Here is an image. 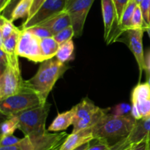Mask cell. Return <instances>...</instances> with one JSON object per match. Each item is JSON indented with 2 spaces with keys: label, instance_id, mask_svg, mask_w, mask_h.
I'll list each match as a JSON object with an SVG mask.
<instances>
[{
  "label": "cell",
  "instance_id": "6da1fadb",
  "mask_svg": "<svg viewBox=\"0 0 150 150\" xmlns=\"http://www.w3.org/2000/svg\"><path fill=\"white\" fill-rule=\"evenodd\" d=\"M136 120L132 116H117L109 113L105 114L92 129L95 139L102 140L111 146L127 139L135 126Z\"/></svg>",
  "mask_w": 150,
  "mask_h": 150
},
{
  "label": "cell",
  "instance_id": "d6a6232c",
  "mask_svg": "<svg viewBox=\"0 0 150 150\" xmlns=\"http://www.w3.org/2000/svg\"><path fill=\"white\" fill-rule=\"evenodd\" d=\"M45 1H46V0H33V2H32V7H31L30 12H29V16H28V18L26 20L31 19V18L37 13V11L40 8L41 6L45 2Z\"/></svg>",
  "mask_w": 150,
  "mask_h": 150
},
{
  "label": "cell",
  "instance_id": "7a4b0ae2",
  "mask_svg": "<svg viewBox=\"0 0 150 150\" xmlns=\"http://www.w3.org/2000/svg\"><path fill=\"white\" fill-rule=\"evenodd\" d=\"M65 63L60 62L56 57L40 63L37 73L31 79L26 80V85L36 92L44 101H47L48 94L57 81L68 69Z\"/></svg>",
  "mask_w": 150,
  "mask_h": 150
},
{
  "label": "cell",
  "instance_id": "2e32d148",
  "mask_svg": "<svg viewBox=\"0 0 150 150\" xmlns=\"http://www.w3.org/2000/svg\"><path fill=\"white\" fill-rule=\"evenodd\" d=\"M75 117V108L72 107L71 110L64 113H59L54 119L52 123L48 128L49 132H59L67 129L70 125H73Z\"/></svg>",
  "mask_w": 150,
  "mask_h": 150
},
{
  "label": "cell",
  "instance_id": "3957f363",
  "mask_svg": "<svg viewBox=\"0 0 150 150\" xmlns=\"http://www.w3.org/2000/svg\"><path fill=\"white\" fill-rule=\"evenodd\" d=\"M50 108L51 104L47 102L15 115L18 123V129L25 136L45 133L48 131L45 129V122Z\"/></svg>",
  "mask_w": 150,
  "mask_h": 150
},
{
  "label": "cell",
  "instance_id": "60d3db41",
  "mask_svg": "<svg viewBox=\"0 0 150 150\" xmlns=\"http://www.w3.org/2000/svg\"><path fill=\"white\" fill-rule=\"evenodd\" d=\"M133 145H131L130 146H129V147H127V148H126V149H123V150H130V148H131V146Z\"/></svg>",
  "mask_w": 150,
  "mask_h": 150
},
{
  "label": "cell",
  "instance_id": "836d02e7",
  "mask_svg": "<svg viewBox=\"0 0 150 150\" xmlns=\"http://www.w3.org/2000/svg\"><path fill=\"white\" fill-rule=\"evenodd\" d=\"M130 150H147V141H143L138 144H133Z\"/></svg>",
  "mask_w": 150,
  "mask_h": 150
},
{
  "label": "cell",
  "instance_id": "f35d334b",
  "mask_svg": "<svg viewBox=\"0 0 150 150\" xmlns=\"http://www.w3.org/2000/svg\"><path fill=\"white\" fill-rule=\"evenodd\" d=\"M146 32H147L148 35H149V38H150V26H148V27L146 28Z\"/></svg>",
  "mask_w": 150,
  "mask_h": 150
},
{
  "label": "cell",
  "instance_id": "8d00e7d4",
  "mask_svg": "<svg viewBox=\"0 0 150 150\" xmlns=\"http://www.w3.org/2000/svg\"><path fill=\"white\" fill-rule=\"evenodd\" d=\"M6 1H7V0H0V11L3 9Z\"/></svg>",
  "mask_w": 150,
  "mask_h": 150
},
{
  "label": "cell",
  "instance_id": "d4e9b609",
  "mask_svg": "<svg viewBox=\"0 0 150 150\" xmlns=\"http://www.w3.org/2000/svg\"><path fill=\"white\" fill-rule=\"evenodd\" d=\"M109 113L117 116H131L132 105L127 103H120L113 107H109Z\"/></svg>",
  "mask_w": 150,
  "mask_h": 150
},
{
  "label": "cell",
  "instance_id": "8992f818",
  "mask_svg": "<svg viewBox=\"0 0 150 150\" xmlns=\"http://www.w3.org/2000/svg\"><path fill=\"white\" fill-rule=\"evenodd\" d=\"M26 80L21 76L20 69L8 65L0 74V101L27 89Z\"/></svg>",
  "mask_w": 150,
  "mask_h": 150
},
{
  "label": "cell",
  "instance_id": "52a82bcc",
  "mask_svg": "<svg viewBox=\"0 0 150 150\" xmlns=\"http://www.w3.org/2000/svg\"><path fill=\"white\" fill-rule=\"evenodd\" d=\"M40 39L27 29H21L18 43V55L35 63L43 62L45 59L41 51Z\"/></svg>",
  "mask_w": 150,
  "mask_h": 150
},
{
  "label": "cell",
  "instance_id": "8fae6325",
  "mask_svg": "<svg viewBox=\"0 0 150 150\" xmlns=\"http://www.w3.org/2000/svg\"><path fill=\"white\" fill-rule=\"evenodd\" d=\"M144 29H130L123 33L125 34V42L134 55L139 67L141 79L143 71L146 70V59L144 54L143 35L145 32ZM122 33V34H123Z\"/></svg>",
  "mask_w": 150,
  "mask_h": 150
},
{
  "label": "cell",
  "instance_id": "f546056e",
  "mask_svg": "<svg viewBox=\"0 0 150 150\" xmlns=\"http://www.w3.org/2000/svg\"><path fill=\"white\" fill-rule=\"evenodd\" d=\"M21 140V138H18L14 136L13 135H6V136H1L0 141V147L2 146H10L17 144Z\"/></svg>",
  "mask_w": 150,
  "mask_h": 150
},
{
  "label": "cell",
  "instance_id": "7c38bea8",
  "mask_svg": "<svg viewBox=\"0 0 150 150\" xmlns=\"http://www.w3.org/2000/svg\"><path fill=\"white\" fill-rule=\"evenodd\" d=\"M20 33L21 29H18L8 38L4 40L2 44H0V49H2L8 57L9 65L16 69H20L18 55L17 53L18 43Z\"/></svg>",
  "mask_w": 150,
  "mask_h": 150
},
{
  "label": "cell",
  "instance_id": "83f0119b",
  "mask_svg": "<svg viewBox=\"0 0 150 150\" xmlns=\"http://www.w3.org/2000/svg\"><path fill=\"white\" fill-rule=\"evenodd\" d=\"M33 33L34 35L38 36L40 38H48V37H54L51 32L47 29L46 27L41 26V25H36V26H32L29 29H26Z\"/></svg>",
  "mask_w": 150,
  "mask_h": 150
},
{
  "label": "cell",
  "instance_id": "cb8c5ba5",
  "mask_svg": "<svg viewBox=\"0 0 150 150\" xmlns=\"http://www.w3.org/2000/svg\"><path fill=\"white\" fill-rule=\"evenodd\" d=\"M17 129H18V123L16 116L8 117L1 125V136L13 135Z\"/></svg>",
  "mask_w": 150,
  "mask_h": 150
},
{
  "label": "cell",
  "instance_id": "ab89813d",
  "mask_svg": "<svg viewBox=\"0 0 150 150\" xmlns=\"http://www.w3.org/2000/svg\"><path fill=\"white\" fill-rule=\"evenodd\" d=\"M142 1H143V0H135V1H136V4H137L138 5H139V4H141V2H142Z\"/></svg>",
  "mask_w": 150,
  "mask_h": 150
},
{
  "label": "cell",
  "instance_id": "4dcf8cb0",
  "mask_svg": "<svg viewBox=\"0 0 150 150\" xmlns=\"http://www.w3.org/2000/svg\"><path fill=\"white\" fill-rule=\"evenodd\" d=\"M141 10H142V14H143L144 20L146 28L149 26V13L150 10V0H143L139 4Z\"/></svg>",
  "mask_w": 150,
  "mask_h": 150
},
{
  "label": "cell",
  "instance_id": "ee69618b",
  "mask_svg": "<svg viewBox=\"0 0 150 150\" xmlns=\"http://www.w3.org/2000/svg\"><path fill=\"white\" fill-rule=\"evenodd\" d=\"M7 1H8V0H7V1H6V3L7 2ZM6 3H5V4H6ZM5 4H4V5H5ZM3 8H4V7H3ZM2 10H3V9H2Z\"/></svg>",
  "mask_w": 150,
  "mask_h": 150
},
{
  "label": "cell",
  "instance_id": "d590c367",
  "mask_svg": "<svg viewBox=\"0 0 150 150\" xmlns=\"http://www.w3.org/2000/svg\"><path fill=\"white\" fill-rule=\"evenodd\" d=\"M89 142L86 143V144H83V145H81V146L78 147V148H76V149H74V150H86V149L89 147Z\"/></svg>",
  "mask_w": 150,
  "mask_h": 150
},
{
  "label": "cell",
  "instance_id": "ba28073f",
  "mask_svg": "<svg viewBox=\"0 0 150 150\" xmlns=\"http://www.w3.org/2000/svg\"><path fill=\"white\" fill-rule=\"evenodd\" d=\"M95 0H67L64 10L70 16L76 38L83 34L86 17Z\"/></svg>",
  "mask_w": 150,
  "mask_h": 150
},
{
  "label": "cell",
  "instance_id": "74e56055",
  "mask_svg": "<svg viewBox=\"0 0 150 150\" xmlns=\"http://www.w3.org/2000/svg\"><path fill=\"white\" fill-rule=\"evenodd\" d=\"M146 141H147V150H150V138L146 140Z\"/></svg>",
  "mask_w": 150,
  "mask_h": 150
},
{
  "label": "cell",
  "instance_id": "30bf717a",
  "mask_svg": "<svg viewBox=\"0 0 150 150\" xmlns=\"http://www.w3.org/2000/svg\"><path fill=\"white\" fill-rule=\"evenodd\" d=\"M66 2L67 0H46L31 19L25 20L21 25V29H29L40 24L52 16L64 11Z\"/></svg>",
  "mask_w": 150,
  "mask_h": 150
},
{
  "label": "cell",
  "instance_id": "b9f144b4",
  "mask_svg": "<svg viewBox=\"0 0 150 150\" xmlns=\"http://www.w3.org/2000/svg\"><path fill=\"white\" fill-rule=\"evenodd\" d=\"M147 82H148V83H149V85H150V75L149 76V78H148V81H147Z\"/></svg>",
  "mask_w": 150,
  "mask_h": 150
},
{
  "label": "cell",
  "instance_id": "4316f807",
  "mask_svg": "<svg viewBox=\"0 0 150 150\" xmlns=\"http://www.w3.org/2000/svg\"><path fill=\"white\" fill-rule=\"evenodd\" d=\"M75 36L74 35V29H73V26H70L68 27L65 28L63 30L60 31L59 33L54 36V39L57 41L59 45L67 42V41L72 40L73 37Z\"/></svg>",
  "mask_w": 150,
  "mask_h": 150
},
{
  "label": "cell",
  "instance_id": "e575fe53",
  "mask_svg": "<svg viewBox=\"0 0 150 150\" xmlns=\"http://www.w3.org/2000/svg\"><path fill=\"white\" fill-rule=\"evenodd\" d=\"M146 59V72L148 75H150V51L148 53Z\"/></svg>",
  "mask_w": 150,
  "mask_h": 150
},
{
  "label": "cell",
  "instance_id": "ffe728a7",
  "mask_svg": "<svg viewBox=\"0 0 150 150\" xmlns=\"http://www.w3.org/2000/svg\"><path fill=\"white\" fill-rule=\"evenodd\" d=\"M150 98V85L147 82L139 83L131 93V102L139 103Z\"/></svg>",
  "mask_w": 150,
  "mask_h": 150
},
{
  "label": "cell",
  "instance_id": "277c9868",
  "mask_svg": "<svg viewBox=\"0 0 150 150\" xmlns=\"http://www.w3.org/2000/svg\"><path fill=\"white\" fill-rule=\"evenodd\" d=\"M47 103L34 91L28 88L22 92L0 101V112L7 118L21 112Z\"/></svg>",
  "mask_w": 150,
  "mask_h": 150
},
{
  "label": "cell",
  "instance_id": "e0dca14e",
  "mask_svg": "<svg viewBox=\"0 0 150 150\" xmlns=\"http://www.w3.org/2000/svg\"><path fill=\"white\" fill-rule=\"evenodd\" d=\"M59 44L57 42L54 37L41 38L40 48L45 60L56 57L58 51Z\"/></svg>",
  "mask_w": 150,
  "mask_h": 150
},
{
  "label": "cell",
  "instance_id": "d6986e66",
  "mask_svg": "<svg viewBox=\"0 0 150 150\" xmlns=\"http://www.w3.org/2000/svg\"><path fill=\"white\" fill-rule=\"evenodd\" d=\"M137 5L138 4H136L135 0H130L127 7L125 9L120 23V29L122 33L127 29H131L132 18H133V13Z\"/></svg>",
  "mask_w": 150,
  "mask_h": 150
},
{
  "label": "cell",
  "instance_id": "1f68e13d",
  "mask_svg": "<svg viewBox=\"0 0 150 150\" xmlns=\"http://www.w3.org/2000/svg\"><path fill=\"white\" fill-rule=\"evenodd\" d=\"M129 1H130V0H114V2L116 6V9H117L119 24L120 23V21H121L122 16L123 13H124L125 9L127 7Z\"/></svg>",
  "mask_w": 150,
  "mask_h": 150
},
{
  "label": "cell",
  "instance_id": "ac0fdd59",
  "mask_svg": "<svg viewBox=\"0 0 150 150\" xmlns=\"http://www.w3.org/2000/svg\"><path fill=\"white\" fill-rule=\"evenodd\" d=\"M131 116L136 120L150 118V98L139 103L132 104Z\"/></svg>",
  "mask_w": 150,
  "mask_h": 150
},
{
  "label": "cell",
  "instance_id": "f1b7e54d",
  "mask_svg": "<svg viewBox=\"0 0 150 150\" xmlns=\"http://www.w3.org/2000/svg\"><path fill=\"white\" fill-rule=\"evenodd\" d=\"M21 0H8L5 5H4L3 10L0 11L1 16H4V17L10 20L13 10H14L16 6L17 5L18 3Z\"/></svg>",
  "mask_w": 150,
  "mask_h": 150
},
{
  "label": "cell",
  "instance_id": "7402d4cb",
  "mask_svg": "<svg viewBox=\"0 0 150 150\" xmlns=\"http://www.w3.org/2000/svg\"><path fill=\"white\" fill-rule=\"evenodd\" d=\"M74 53V43L72 40L59 45L56 57L63 63L69 61L73 57Z\"/></svg>",
  "mask_w": 150,
  "mask_h": 150
},
{
  "label": "cell",
  "instance_id": "7bdbcfd3",
  "mask_svg": "<svg viewBox=\"0 0 150 150\" xmlns=\"http://www.w3.org/2000/svg\"><path fill=\"white\" fill-rule=\"evenodd\" d=\"M149 26H150V10L149 13Z\"/></svg>",
  "mask_w": 150,
  "mask_h": 150
},
{
  "label": "cell",
  "instance_id": "4fadbf2b",
  "mask_svg": "<svg viewBox=\"0 0 150 150\" xmlns=\"http://www.w3.org/2000/svg\"><path fill=\"white\" fill-rule=\"evenodd\" d=\"M95 139L92 129H84L69 135L59 150H74L86 143Z\"/></svg>",
  "mask_w": 150,
  "mask_h": 150
},
{
  "label": "cell",
  "instance_id": "603a6c76",
  "mask_svg": "<svg viewBox=\"0 0 150 150\" xmlns=\"http://www.w3.org/2000/svg\"><path fill=\"white\" fill-rule=\"evenodd\" d=\"M18 29V28L14 26L13 22L1 15L0 16V44H2L4 40L8 38Z\"/></svg>",
  "mask_w": 150,
  "mask_h": 150
},
{
  "label": "cell",
  "instance_id": "9c48e42d",
  "mask_svg": "<svg viewBox=\"0 0 150 150\" xmlns=\"http://www.w3.org/2000/svg\"><path fill=\"white\" fill-rule=\"evenodd\" d=\"M101 7L104 24V39L107 44L118 41L122 34L117 18L114 0H101Z\"/></svg>",
  "mask_w": 150,
  "mask_h": 150
},
{
  "label": "cell",
  "instance_id": "44dd1931",
  "mask_svg": "<svg viewBox=\"0 0 150 150\" xmlns=\"http://www.w3.org/2000/svg\"><path fill=\"white\" fill-rule=\"evenodd\" d=\"M32 2L33 0H21L13 10L10 20L12 22H14L19 19H27L32 7Z\"/></svg>",
  "mask_w": 150,
  "mask_h": 150
},
{
  "label": "cell",
  "instance_id": "5bb4252c",
  "mask_svg": "<svg viewBox=\"0 0 150 150\" xmlns=\"http://www.w3.org/2000/svg\"><path fill=\"white\" fill-rule=\"evenodd\" d=\"M38 25L46 27L51 32L53 36H54L60 31L72 26V22L68 13L64 10Z\"/></svg>",
  "mask_w": 150,
  "mask_h": 150
},
{
  "label": "cell",
  "instance_id": "484cf974",
  "mask_svg": "<svg viewBox=\"0 0 150 150\" xmlns=\"http://www.w3.org/2000/svg\"><path fill=\"white\" fill-rule=\"evenodd\" d=\"M131 29H144L146 30V26L144 20L143 14L139 5H137L132 18Z\"/></svg>",
  "mask_w": 150,
  "mask_h": 150
},
{
  "label": "cell",
  "instance_id": "5b68a950",
  "mask_svg": "<svg viewBox=\"0 0 150 150\" xmlns=\"http://www.w3.org/2000/svg\"><path fill=\"white\" fill-rule=\"evenodd\" d=\"M75 117L73 133L93 127L106 112L95 105L89 99L86 98L74 106Z\"/></svg>",
  "mask_w": 150,
  "mask_h": 150
},
{
  "label": "cell",
  "instance_id": "9a60e30c",
  "mask_svg": "<svg viewBox=\"0 0 150 150\" xmlns=\"http://www.w3.org/2000/svg\"><path fill=\"white\" fill-rule=\"evenodd\" d=\"M150 138V118L136 120L131 133L127 138L130 144H136Z\"/></svg>",
  "mask_w": 150,
  "mask_h": 150
}]
</instances>
